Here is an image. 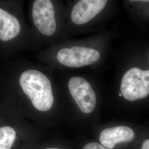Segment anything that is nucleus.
Listing matches in <instances>:
<instances>
[{
    "mask_svg": "<svg viewBox=\"0 0 149 149\" xmlns=\"http://www.w3.org/2000/svg\"><path fill=\"white\" fill-rule=\"evenodd\" d=\"M140 149H149V138L146 139L143 141L141 145Z\"/></svg>",
    "mask_w": 149,
    "mask_h": 149,
    "instance_id": "obj_11",
    "label": "nucleus"
},
{
    "mask_svg": "<svg viewBox=\"0 0 149 149\" xmlns=\"http://www.w3.org/2000/svg\"><path fill=\"white\" fill-rule=\"evenodd\" d=\"M70 93L80 110L90 114L97 104V97L90 83L81 77H73L69 81Z\"/></svg>",
    "mask_w": 149,
    "mask_h": 149,
    "instance_id": "obj_3",
    "label": "nucleus"
},
{
    "mask_svg": "<svg viewBox=\"0 0 149 149\" xmlns=\"http://www.w3.org/2000/svg\"><path fill=\"white\" fill-rule=\"evenodd\" d=\"M100 58V54L95 49L84 47L63 48L57 54L60 64L69 68H81L96 63Z\"/></svg>",
    "mask_w": 149,
    "mask_h": 149,
    "instance_id": "obj_4",
    "label": "nucleus"
},
{
    "mask_svg": "<svg viewBox=\"0 0 149 149\" xmlns=\"http://www.w3.org/2000/svg\"><path fill=\"white\" fill-rule=\"evenodd\" d=\"M82 149H109L104 146L100 143L90 142L86 144Z\"/></svg>",
    "mask_w": 149,
    "mask_h": 149,
    "instance_id": "obj_10",
    "label": "nucleus"
},
{
    "mask_svg": "<svg viewBox=\"0 0 149 149\" xmlns=\"http://www.w3.org/2000/svg\"><path fill=\"white\" fill-rule=\"evenodd\" d=\"M106 0H81L73 7L71 18L76 24H84L90 21L106 5Z\"/></svg>",
    "mask_w": 149,
    "mask_h": 149,
    "instance_id": "obj_6",
    "label": "nucleus"
},
{
    "mask_svg": "<svg viewBox=\"0 0 149 149\" xmlns=\"http://www.w3.org/2000/svg\"><path fill=\"white\" fill-rule=\"evenodd\" d=\"M122 96L129 101L143 99L149 95V70L133 68L123 76L120 84Z\"/></svg>",
    "mask_w": 149,
    "mask_h": 149,
    "instance_id": "obj_2",
    "label": "nucleus"
},
{
    "mask_svg": "<svg viewBox=\"0 0 149 149\" xmlns=\"http://www.w3.org/2000/svg\"><path fill=\"white\" fill-rule=\"evenodd\" d=\"M16 138V132L9 126L0 127V149H11Z\"/></svg>",
    "mask_w": 149,
    "mask_h": 149,
    "instance_id": "obj_9",
    "label": "nucleus"
},
{
    "mask_svg": "<svg viewBox=\"0 0 149 149\" xmlns=\"http://www.w3.org/2000/svg\"><path fill=\"white\" fill-rule=\"evenodd\" d=\"M21 31L18 19L0 8V40L8 41L16 37Z\"/></svg>",
    "mask_w": 149,
    "mask_h": 149,
    "instance_id": "obj_8",
    "label": "nucleus"
},
{
    "mask_svg": "<svg viewBox=\"0 0 149 149\" xmlns=\"http://www.w3.org/2000/svg\"><path fill=\"white\" fill-rule=\"evenodd\" d=\"M135 136L133 130L128 126H117L103 129L99 136L100 143L109 149L118 144L130 143Z\"/></svg>",
    "mask_w": 149,
    "mask_h": 149,
    "instance_id": "obj_7",
    "label": "nucleus"
},
{
    "mask_svg": "<svg viewBox=\"0 0 149 149\" xmlns=\"http://www.w3.org/2000/svg\"><path fill=\"white\" fill-rule=\"evenodd\" d=\"M57 149V148H48V149Z\"/></svg>",
    "mask_w": 149,
    "mask_h": 149,
    "instance_id": "obj_12",
    "label": "nucleus"
},
{
    "mask_svg": "<svg viewBox=\"0 0 149 149\" xmlns=\"http://www.w3.org/2000/svg\"><path fill=\"white\" fill-rule=\"evenodd\" d=\"M32 18L35 26L44 35L50 36L56 31L55 11L50 1H35L32 8Z\"/></svg>",
    "mask_w": 149,
    "mask_h": 149,
    "instance_id": "obj_5",
    "label": "nucleus"
},
{
    "mask_svg": "<svg viewBox=\"0 0 149 149\" xmlns=\"http://www.w3.org/2000/svg\"><path fill=\"white\" fill-rule=\"evenodd\" d=\"M24 93L38 111L46 112L53 105L54 96L50 81L42 72L36 70L24 71L19 78Z\"/></svg>",
    "mask_w": 149,
    "mask_h": 149,
    "instance_id": "obj_1",
    "label": "nucleus"
}]
</instances>
